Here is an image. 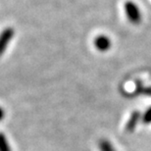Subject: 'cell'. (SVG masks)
Returning a JSON list of instances; mask_svg holds the SVG:
<instances>
[{
    "label": "cell",
    "mask_w": 151,
    "mask_h": 151,
    "mask_svg": "<svg viewBox=\"0 0 151 151\" xmlns=\"http://www.w3.org/2000/svg\"><path fill=\"white\" fill-rule=\"evenodd\" d=\"M0 151H10L8 141L3 134H0Z\"/></svg>",
    "instance_id": "cell-4"
},
{
    "label": "cell",
    "mask_w": 151,
    "mask_h": 151,
    "mask_svg": "<svg viewBox=\"0 0 151 151\" xmlns=\"http://www.w3.org/2000/svg\"><path fill=\"white\" fill-rule=\"evenodd\" d=\"M5 116V112H4V109L0 106V121H2L3 120V118H4Z\"/></svg>",
    "instance_id": "cell-7"
},
{
    "label": "cell",
    "mask_w": 151,
    "mask_h": 151,
    "mask_svg": "<svg viewBox=\"0 0 151 151\" xmlns=\"http://www.w3.org/2000/svg\"><path fill=\"white\" fill-rule=\"evenodd\" d=\"M15 32L12 28H6L0 34V56L5 52L12 38L14 37Z\"/></svg>",
    "instance_id": "cell-2"
},
{
    "label": "cell",
    "mask_w": 151,
    "mask_h": 151,
    "mask_svg": "<svg viewBox=\"0 0 151 151\" xmlns=\"http://www.w3.org/2000/svg\"><path fill=\"white\" fill-rule=\"evenodd\" d=\"M139 116L140 114L137 112V111H135V112H134L132 114V117H131V120H129V122L128 124V127L129 129H132L134 128L135 124H137V122L138 121V119H139Z\"/></svg>",
    "instance_id": "cell-5"
},
{
    "label": "cell",
    "mask_w": 151,
    "mask_h": 151,
    "mask_svg": "<svg viewBox=\"0 0 151 151\" xmlns=\"http://www.w3.org/2000/svg\"><path fill=\"white\" fill-rule=\"evenodd\" d=\"M144 122L145 123H150L151 122V108H149L148 110L146 111L145 115H144Z\"/></svg>",
    "instance_id": "cell-6"
},
{
    "label": "cell",
    "mask_w": 151,
    "mask_h": 151,
    "mask_svg": "<svg viewBox=\"0 0 151 151\" xmlns=\"http://www.w3.org/2000/svg\"><path fill=\"white\" fill-rule=\"evenodd\" d=\"M124 8H125V12L126 15L128 17L129 21L132 24H134V25H137L141 22V12L139 7L135 4L134 1H127L124 5Z\"/></svg>",
    "instance_id": "cell-1"
},
{
    "label": "cell",
    "mask_w": 151,
    "mask_h": 151,
    "mask_svg": "<svg viewBox=\"0 0 151 151\" xmlns=\"http://www.w3.org/2000/svg\"><path fill=\"white\" fill-rule=\"evenodd\" d=\"M112 42H111L110 37H108L105 35H97L94 39V46L100 52H106L111 48Z\"/></svg>",
    "instance_id": "cell-3"
}]
</instances>
